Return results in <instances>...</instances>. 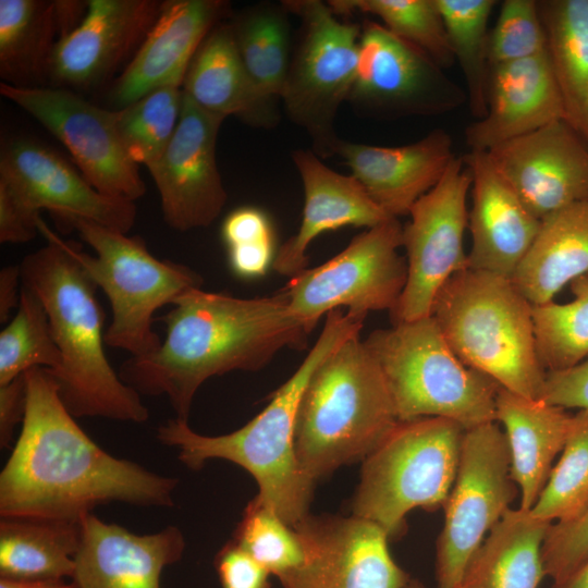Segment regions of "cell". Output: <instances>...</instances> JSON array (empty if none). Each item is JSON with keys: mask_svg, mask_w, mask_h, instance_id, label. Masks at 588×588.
Returning <instances> with one entry per match:
<instances>
[{"mask_svg": "<svg viewBox=\"0 0 588 588\" xmlns=\"http://www.w3.org/2000/svg\"><path fill=\"white\" fill-rule=\"evenodd\" d=\"M26 411L0 474L1 517L81 523L101 504L171 507L179 480L101 449L64 406L45 368L25 372Z\"/></svg>", "mask_w": 588, "mask_h": 588, "instance_id": "1", "label": "cell"}, {"mask_svg": "<svg viewBox=\"0 0 588 588\" xmlns=\"http://www.w3.org/2000/svg\"><path fill=\"white\" fill-rule=\"evenodd\" d=\"M161 317L166 338L145 357H130L120 378L139 394L164 395L176 419L188 422L195 394L215 376L257 371L284 348H305V327L291 313L283 291L240 298L193 289Z\"/></svg>", "mask_w": 588, "mask_h": 588, "instance_id": "2", "label": "cell"}, {"mask_svg": "<svg viewBox=\"0 0 588 588\" xmlns=\"http://www.w3.org/2000/svg\"><path fill=\"white\" fill-rule=\"evenodd\" d=\"M363 318L342 309L327 314L322 331L296 371L273 394L268 405L240 429L221 436L194 431L188 422L169 419L157 429L160 443L177 451L192 470L210 460L232 462L256 480L255 499L295 526L310 513L315 483L302 471L295 451L299 402L317 366L341 343L360 333Z\"/></svg>", "mask_w": 588, "mask_h": 588, "instance_id": "3", "label": "cell"}, {"mask_svg": "<svg viewBox=\"0 0 588 588\" xmlns=\"http://www.w3.org/2000/svg\"><path fill=\"white\" fill-rule=\"evenodd\" d=\"M38 231L47 245L21 262L22 284L45 306L61 353V366L49 372L66 409L76 417H102L144 422L149 417L140 394L127 385L106 356L105 313L96 284L39 217Z\"/></svg>", "mask_w": 588, "mask_h": 588, "instance_id": "4", "label": "cell"}, {"mask_svg": "<svg viewBox=\"0 0 588 588\" xmlns=\"http://www.w3.org/2000/svg\"><path fill=\"white\" fill-rule=\"evenodd\" d=\"M383 372L359 334L334 348L303 392L295 451L316 483L343 465L364 461L399 424Z\"/></svg>", "mask_w": 588, "mask_h": 588, "instance_id": "5", "label": "cell"}, {"mask_svg": "<svg viewBox=\"0 0 588 588\" xmlns=\"http://www.w3.org/2000/svg\"><path fill=\"white\" fill-rule=\"evenodd\" d=\"M431 317L464 365L541 400L547 371L537 354L532 305L511 278L466 268L439 291Z\"/></svg>", "mask_w": 588, "mask_h": 588, "instance_id": "6", "label": "cell"}, {"mask_svg": "<svg viewBox=\"0 0 588 588\" xmlns=\"http://www.w3.org/2000/svg\"><path fill=\"white\" fill-rule=\"evenodd\" d=\"M364 342L383 372L400 421L443 417L465 430L497 421L501 387L461 362L431 316L377 329Z\"/></svg>", "mask_w": 588, "mask_h": 588, "instance_id": "7", "label": "cell"}, {"mask_svg": "<svg viewBox=\"0 0 588 588\" xmlns=\"http://www.w3.org/2000/svg\"><path fill=\"white\" fill-rule=\"evenodd\" d=\"M95 252L65 241L71 255L109 299L112 320L105 332L106 345L132 357L155 353L162 340L152 329L154 314L173 304L185 292L201 287L203 278L189 267L155 257L139 236H127L96 222L59 217Z\"/></svg>", "mask_w": 588, "mask_h": 588, "instance_id": "8", "label": "cell"}, {"mask_svg": "<svg viewBox=\"0 0 588 588\" xmlns=\"http://www.w3.org/2000/svg\"><path fill=\"white\" fill-rule=\"evenodd\" d=\"M464 433L461 425L443 417L399 421L363 461L352 515L375 523L391 539L405 532L412 510L443 507Z\"/></svg>", "mask_w": 588, "mask_h": 588, "instance_id": "9", "label": "cell"}, {"mask_svg": "<svg viewBox=\"0 0 588 588\" xmlns=\"http://www.w3.org/2000/svg\"><path fill=\"white\" fill-rule=\"evenodd\" d=\"M402 245L396 218L359 233L336 256L290 278L282 291L291 313L308 333L323 315L343 307L364 319L370 311L392 313L407 281Z\"/></svg>", "mask_w": 588, "mask_h": 588, "instance_id": "10", "label": "cell"}, {"mask_svg": "<svg viewBox=\"0 0 588 588\" xmlns=\"http://www.w3.org/2000/svg\"><path fill=\"white\" fill-rule=\"evenodd\" d=\"M302 22V37L282 90L290 119L311 137L317 154L328 156L339 140L333 125L348 100L357 71L360 26L336 19L318 0L282 2Z\"/></svg>", "mask_w": 588, "mask_h": 588, "instance_id": "11", "label": "cell"}, {"mask_svg": "<svg viewBox=\"0 0 588 588\" xmlns=\"http://www.w3.org/2000/svg\"><path fill=\"white\" fill-rule=\"evenodd\" d=\"M504 431L497 421L465 430L436 546L438 588H460L466 567L517 495Z\"/></svg>", "mask_w": 588, "mask_h": 588, "instance_id": "12", "label": "cell"}, {"mask_svg": "<svg viewBox=\"0 0 588 588\" xmlns=\"http://www.w3.org/2000/svg\"><path fill=\"white\" fill-rule=\"evenodd\" d=\"M471 174L463 157H454L440 181L409 210L403 228L407 281L392 322H406L431 316L442 286L468 268L464 234L468 226L467 196Z\"/></svg>", "mask_w": 588, "mask_h": 588, "instance_id": "13", "label": "cell"}, {"mask_svg": "<svg viewBox=\"0 0 588 588\" xmlns=\"http://www.w3.org/2000/svg\"><path fill=\"white\" fill-rule=\"evenodd\" d=\"M0 94L36 119L69 150L77 169L101 194L135 203L146 185L120 138L115 110L60 87H16Z\"/></svg>", "mask_w": 588, "mask_h": 588, "instance_id": "14", "label": "cell"}, {"mask_svg": "<svg viewBox=\"0 0 588 588\" xmlns=\"http://www.w3.org/2000/svg\"><path fill=\"white\" fill-rule=\"evenodd\" d=\"M348 100L380 118L429 117L458 108L467 95L422 50L365 21Z\"/></svg>", "mask_w": 588, "mask_h": 588, "instance_id": "15", "label": "cell"}, {"mask_svg": "<svg viewBox=\"0 0 588 588\" xmlns=\"http://www.w3.org/2000/svg\"><path fill=\"white\" fill-rule=\"evenodd\" d=\"M0 198L32 220L46 209L56 218L79 217L122 233L137 215L135 203L99 193L62 155L26 136L1 146Z\"/></svg>", "mask_w": 588, "mask_h": 588, "instance_id": "16", "label": "cell"}, {"mask_svg": "<svg viewBox=\"0 0 588 588\" xmlns=\"http://www.w3.org/2000/svg\"><path fill=\"white\" fill-rule=\"evenodd\" d=\"M225 119L208 113L184 93L181 119L162 156L148 169L166 223L180 232L210 225L226 203L216 147Z\"/></svg>", "mask_w": 588, "mask_h": 588, "instance_id": "17", "label": "cell"}, {"mask_svg": "<svg viewBox=\"0 0 588 588\" xmlns=\"http://www.w3.org/2000/svg\"><path fill=\"white\" fill-rule=\"evenodd\" d=\"M162 1L88 0L82 21L53 49L48 86L99 87L130 63L155 24Z\"/></svg>", "mask_w": 588, "mask_h": 588, "instance_id": "18", "label": "cell"}, {"mask_svg": "<svg viewBox=\"0 0 588 588\" xmlns=\"http://www.w3.org/2000/svg\"><path fill=\"white\" fill-rule=\"evenodd\" d=\"M487 154L539 220L588 198V145L564 120L503 143Z\"/></svg>", "mask_w": 588, "mask_h": 588, "instance_id": "19", "label": "cell"}, {"mask_svg": "<svg viewBox=\"0 0 588 588\" xmlns=\"http://www.w3.org/2000/svg\"><path fill=\"white\" fill-rule=\"evenodd\" d=\"M293 527L309 551L294 588H406L412 579L392 558L388 535L372 522L309 514Z\"/></svg>", "mask_w": 588, "mask_h": 588, "instance_id": "20", "label": "cell"}, {"mask_svg": "<svg viewBox=\"0 0 588 588\" xmlns=\"http://www.w3.org/2000/svg\"><path fill=\"white\" fill-rule=\"evenodd\" d=\"M228 12L229 3L222 0L162 1L155 24L111 85L112 109H121L167 84L183 86L197 49Z\"/></svg>", "mask_w": 588, "mask_h": 588, "instance_id": "21", "label": "cell"}, {"mask_svg": "<svg viewBox=\"0 0 588 588\" xmlns=\"http://www.w3.org/2000/svg\"><path fill=\"white\" fill-rule=\"evenodd\" d=\"M185 539L175 526L149 535L106 523L93 513L81 520L74 588H161V574L181 560Z\"/></svg>", "mask_w": 588, "mask_h": 588, "instance_id": "22", "label": "cell"}, {"mask_svg": "<svg viewBox=\"0 0 588 588\" xmlns=\"http://www.w3.org/2000/svg\"><path fill=\"white\" fill-rule=\"evenodd\" d=\"M463 160L471 174L468 268L512 278L541 220L523 204L487 152L469 151Z\"/></svg>", "mask_w": 588, "mask_h": 588, "instance_id": "23", "label": "cell"}, {"mask_svg": "<svg viewBox=\"0 0 588 588\" xmlns=\"http://www.w3.org/2000/svg\"><path fill=\"white\" fill-rule=\"evenodd\" d=\"M370 198L391 218L409 213L453 160L451 135L437 128L421 139L385 147L339 139L333 148Z\"/></svg>", "mask_w": 588, "mask_h": 588, "instance_id": "24", "label": "cell"}, {"mask_svg": "<svg viewBox=\"0 0 588 588\" xmlns=\"http://www.w3.org/2000/svg\"><path fill=\"white\" fill-rule=\"evenodd\" d=\"M564 120L548 52L491 68L486 115L465 130L469 151H483ZM565 121V120H564Z\"/></svg>", "mask_w": 588, "mask_h": 588, "instance_id": "25", "label": "cell"}, {"mask_svg": "<svg viewBox=\"0 0 588 588\" xmlns=\"http://www.w3.org/2000/svg\"><path fill=\"white\" fill-rule=\"evenodd\" d=\"M299 173L305 203L297 232L277 250L272 268L281 275L294 277L308 265L309 245L320 234L343 226L373 228L389 217L353 176L328 168L309 150L292 155Z\"/></svg>", "mask_w": 588, "mask_h": 588, "instance_id": "26", "label": "cell"}, {"mask_svg": "<svg viewBox=\"0 0 588 588\" xmlns=\"http://www.w3.org/2000/svg\"><path fill=\"white\" fill-rule=\"evenodd\" d=\"M182 89L200 109L223 119L234 115L257 127L278 120L277 101L257 89L242 62L230 21L217 24L204 39Z\"/></svg>", "mask_w": 588, "mask_h": 588, "instance_id": "27", "label": "cell"}, {"mask_svg": "<svg viewBox=\"0 0 588 588\" xmlns=\"http://www.w3.org/2000/svg\"><path fill=\"white\" fill-rule=\"evenodd\" d=\"M495 420L504 428L511 474L520 493L519 507L529 511L549 479L554 458L564 448L573 415L542 400L500 388Z\"/></svg>", "mask_w": 588, "mask_h": 588, "instance_id": "28", "label": "cell"}, {"mask_svg": "<svg viewBox=\"0 0 588 588\" xmlns=\"http://www.w3.org/2000/svg\"><path fill=\"white\" fill-rule=\"evenodd\" d=\"M588 274V198L541 220L539 232L511 278L531 303L542 305Z\"/></svg>", "mask_w": 588, "mask_h": 588, "instance_id": "29", "label": "cell"}, {"mask_svg": "<svg viewBox=\"0 0 588 588\" xmlns=\"http://www.w3.org/2000/svg\"><path fill=\"white\" fill-rule=\"evenodd\" d=\"M551 524L530 510H507L470 559L461 588H538Z\"/></svg>", "mask_w": 588, "mask_h": 588, "instance_id": "30", "label": "cell"}, {"mask_svg": "<svg viewBox=\"0 0 588 588\" xmlns=\"http://www.w3.org/2000/svg\"><path fill=\"white\" fill-rule=\"evenodd\" d=\"M565 122L588 145V0L538 2Z\"/></svg>", "mask_w": 588, "mask_h": 588, "instance_id": "31", "label": "cell"}, {"mask_svg": "<svg viewBox=\"0 0 588 588\" xmlns=\"http://www.w3.org/2000/svg\"><path fill=\"white\" fill-rule=\"evenodd\" d=\"M79 541L81 523L1 517L0 578H71Z\"/></svg>", "mask_w": 588, "mask_h": 588, "instance_id": "32", "label": "cell"}, {"mask_svg": "<svg viewBox=\"0 0 588 588\" xmlns=\"http://www.w3.org/2000/svg\"><path fill=\"white\" fill-rule=\"evenodd\" d=\"M60 38L56 1L0 0V76L16 87L48 86Z\"/></svg>", "mask_w": 588, "mask_h": 588, "instance_id": "33", "label": "cell"}, {"mask_svg": "<svg viewBox=\"0 0 588 588\" xmlns=\"http://www.w3.org/2000/svg\"><path fill=\"white\" fill-rule=\"evenodd\" d=\"M287 10L282 4H256L231 21L242 62L267 98H281L291 63Z\"/></svg>", "mask_w": 588, "mask_h": 588, "instance_id": "34", "label": "cell"}, {"mask_svg": "<svg viewBox=\"0 0 588 588\" xmlns=\"http://www.w3.org/2000/svg\"><path fill=\"white\" fill-rule=\"evenodd\" d=\"M442 16L455 62L466 84L469 111L476 120L488 109L490 78L489 19L494 0H434Z\"/></svg>", "mask_w": 588, "mask_h": 588, "instance_id": "35", "label": "cell"}, {"mask_svg": "<svg viewBox=\"0 0 588 588\" xmlns=\"http://www.w3.org/2000/svg\"><path fill=\"white\" fill-rule=\"evenodd\" d=\"M232 540L275 576L282 588H294L309 563L301 532L255 498L246 505Z\"/></svg>", "mask_w": 588, "mask_h": 588, "instance_id": "36", "label": "cell"}, {"mask_svg": "<svg viewBox=\"0 0 588 588\" xmlns=\"http://www.w3.org/2000/svg\"><path fill=\"white\" fill-rule=\"evenodd\" d=\"M61 362L44 304L22 284L15 315L0 332V385L36 367L54 372Z\"/></svg>", "mask_w": 588, "mask_h": 588, "instance_id": "37", "label": "cell"}, {"mask_svg": "<svg viewBox=\"0 0 588 588\" xmlns=\"http://www.w3.org/2000/svg\"><path fill=\"white\" fill-rule=\"evenodd\" d=\"M569 285L572 301L532 305L536 348L546 371L572 367L588 356V274Z\"/></svg>", "mask_w": 588, "mask_h": 588, "instance_id": "38", "label": "cell"}, {"mask_svg": "<svg viewBox=\"0 0 588 588\" xmlns=\"http://www.w3.org/2000/svg\"><path fill=\"white\" fill-rule=\"evenodd\" d=\"M182 102V86L167 84L115 110L120 138L136 164L149 168L162 156L180 122Z\"/></svg>", "mask_w": 588, "mask_h": 588, "instance_id": "39", "label": "cell"}, {"mask_svg": "<svg viewBox=\"0 0 588 588\" xmlns=\"http://www.w3.org/2000/svg\"><path fill=\"white\" fill-rule=\"evenodd\" d=\"M335 14L367 13L379 17L395 36L427 53L443 70L455 63L434 0H331Z\"/></svg>", "mask_w": 588, "mask_h": 588, "instance_id": "40", "label": "cell"}, {"mask_svg": "<svg viewBox=\"0 0 588 588\" xmlns=\"http://www.w3.org/2000/svg\"><path fill=\"white\" fill-rule=\"evenodd\" d=\"M588 509V409L573 415L558 463L531 514L549 523H569Z\"/></svg>", "mask_w": 588, "mask_h": 588, "instance_id": "41", "label": "cell"}, {"mask_svg": "<svg viewBox=\"0 0 588 588\" xmlns=\"http://www.w3.org/2000/svg\"><path fill=\"white\" fill-rule=\"evenodd\" d=\"M221 237L236 277L258 279L272 267L278 250L274 228L260 208L242 206L231 211L221 225Z\"/></svg>", "mask_w": 588, "mask_h": 588, "instance_id": "42", "label": "cell"}, {"mask_svg": "<svg viewBox=\"0 0 588 588\" xmlns=\"http://www.w3.org/2000/svg\"><path fill=\"white\" fill-rule=\"evenodd\" d=\"M546 51L547 38L538 1H503L490 32V66L532 58Z\"/></svg>", "mask_w": 588, "mask_h": 588, "instance_id": "43", "label": "cell"}, {"mask_svg": "<svg viewBox=\"0 0 588 588\" xmlns=\"http://www.w3.org/2000/svg\"><path fill=\"white\" fill-rule=\"evenodd\" d=\"M588 558V509L575 520L551 524L542 546L546 576L567 578Z\"/></svg>", "mask_w": 588, "mask_h": 588, "instance_id": "44", "label": "cell"}, {"mask_svg": "<svg viewBox=\"0 0 588 588\" xmlns=\"http://www.w3.org/2000/svg\"><path fill=\"white\" fill-rule=\"evenodd\" d=\"M221 588H271L270 574L232 539L215 556Z\"/></svg>", "mask_w": 588, "mask_h": 588, "instance_id": "45", "label": "cell"}, {"mask_svg": "<svg viewBox=\"0 0 588 588\" xmlns=\"http://www.w3.org/2000/svg\"><path fill=\"white\" fill-rule=\"evenodd\" d=\"M541 400L563 409H588V356L572 367L547 371Z\"/></svg>", "mask_w": 588, "mask_h": 588, "instance_id": "46", "label": "cell"}, {"mask_svg": "<svg viewBox=\"0 0 588 588\" xmlns=\"http://www.w3.org/2000/svg\"><path fill=\"white\" fill-rule=\"evenodd\" d=\"M26 411L25 373L0 385V445L11 444L14 429L24 420Z\"/></svg>", "mask_w": 588, "mask_h": 588, "instance_id": "47", "label": "cell"}, {"mask_svg": "<svg viewBox=\"0 0 588 588\" xmlns=\"http://www.w3.org/2000/svg\"><path fill=\"white\" fill-rule=\"evenodd\" d=\"M20 266H7L0 271V321L7 322L12 310L17 309L21 293Z\"/></svg>", "mask_w": 588, "mask_h": 588, "instance_id": "48", "label": "cell"}, {"mask_svg": "<svg viewBox=\"0 0 588 588\" xmlns=\"http://www.w3.org/2000/svg\"><path fill=\"white\" fill-rule=\"evenodd\" d=\"M0 588H74L63 579H11L0 578Z\"/></svg>", "mask_w": 588, "mask_h": 588, "instance_id": "49", "label": "cell"}, {"mask_svg": "<svg viewBox=\"0 0 588 588\" xmlns=\"http://www.w3.org/2000/svg\"><path fill=\"white\" fill-rule=\"evenodd\" d=\"M551 588H588V558L564 580Z\"/></svg>", "mask_w": 588, "mask_h": 588, "instance_id": "50", "label": "cell"}, {"mask_svg": "<svg viewBox=\"0 0 588 588\" xmlns=\"http://www.w3.org/2000/svg\"><path fill=\"white\" fill-rule=\"evenodd\" d=\"M406 588H426L418 579H411Z\"/></svg>", "mask_w": 588, "mask_h": 588, "instance_id": "51", "label": "cell"}, {"mask_svg": "<svg viewBox=\"0 0 588 588\" xmlns=\"http://www.w3.org/2000/svg\"><path fill=\"white\" fill-rule=\"evenodd\" d=\"M461 588V587H460Z\"/></svg>", "mask_w": 588, "mask_h": 588, "instance_id": "52", "label": "cell"}]
</instances>
